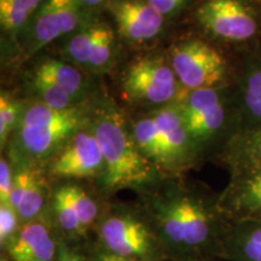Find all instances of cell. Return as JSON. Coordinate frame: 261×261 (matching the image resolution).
I'll return each instance as SVG.
<instances>
[{
    "instance_id": "obj_1",
    "label": "cell",
    "mask_w": 261,
    "mask_h": 261,
    "mask_svg": "<svg viewBox=\"0 0 261 261\" xmlns=\"http://www.w3.org/2000/svg\"><path fill=\"white\" fill-rule=\"evenodd\" d=\"M137 200L154 224L166 261L223 257L230 220L220 205V192L187 175H166Z\"/></svg>"
},
{
    "instance_id": "obj_2",
    "label": "cell",
    "mask_w": 261,
    "mask_h": 261,
    "mask_svg": "<svg viewBox=\"0 0 261 261\" xmlns=\"http://www.w3.org/2000/svg\"><path fill=\"white\" fill-rule=\"evenodd\" d=\"M91 123L106 161V171L97 188L108 198L119 191L145 194L166 177L143 155L133 138L130 120L109 98L96 99Z\"/></svg>"
},
{
    "instance_id": "obj_3",
    "label": "cell",
    "mask_w": 261,
    "mask_h": 261,
    "mask_svg": "<svg viewBox=\"0 0 261 261\" xmlns=\"http://www.w3.org/2000/svg\"><path fill=\"white\" fill-rule=\"evenodd\" d=\"M94 100L69 109H55L28 100L5 154L14 165L45 166L90 121Z\"/></svg>"
},
{
    "instance_id": "obj_4",
    "label": "cell",
    "mask_w": 261,
    "mask_h": 261,
    "mask_svg": "<svg viewBox=\"0 0 261 261\" xmlns=\"http://www.w3.org/2000/svg\"><path fill=\"white\" fill-rule=\"evenodd\" d=\"M202 161H215L241 130L236 89L182 90L175 100Z\"/></svg>"
},
{
    "instance_id": "obj_5",
    "label": "cell",
    "mask_w": 261,
    "mask_h": 261,
    "mask_svg": "<svg viewBox=\"0 0 261 261\" xmlns=\"http://www.w3.org/2000/svg\"><path fill=\"white\" fill-rule=\"evenodd\" d=\"M194 18L204 38L236 56L261 47V0H198Z\"/></svg>"
},
{
    "instance_id": "obj_6",
    "label": "cell",
    "mask_w": 261,
    "mask_h": 261,
    "mask_svg": "<svg viewBox=\"0 0 261 261\" xmlns=\"http://www.w3.org/2000/svg\"><path fill=\"white\" fill-rule=\"evenodd\" d=\"M92 238L120 255L142 261H166L154 224L138 200L110 201Z\"/></svg>"
},
{
    "instance_id": "obj_7",
    "label": "cell",
    "mask_w": 261,
    "mask_h": 261,
    "mask_svg": "<svg viewBox=\"0 0 261 261\" xmlns=\"http://www.w3.org/2000/svg\"><path fill=\"white\" fill-rule=\"evenodd\" d=\"M169 63L185 90L233 86L241 58L207 38L191 37L175 42L167 55Z\"/></svg>"
},
{
    "instance_id": "obj_8",
    "label": "cell",
    "mask_w": 261,
    "mask_h": 261,
    "mask_svg": "<svg viewBox=\"0 0 261 261\" xmlns=\"http://www.w3.org/2000/svg\"><path fill=\"white\" fill-rule=\"evenodd\" d=\"M52 182L45 215L58 238L65 241L90 240L113 198L106 197L91 181Z\"/></svg>"
},
{
    "instance_id": "obj_9",
    "label": "cell",
    "mask_w": 261,
    "mask_h": 261,
    "mask_svg": "<svg viewBox=\"0 0 261 261\" xmlns=\"http://www.w3.org/2000/svg\"><path fill=\"white\" fill-rule=\"evenodd\" d=\"M90 75L63 58H42L27 74L31 99L55 109H69L92 99Z\"/></svg>"
},
{
    "instance_id": "obj_10",
    "label": "cell",
    "mask_w": 261,
    "mask_h": 261,
    "mask_svg": "<svg viewBox=\"0 0 261 261\" xmlns=\"http://www.w3.org/2000/svg\"><path fill=\"white\" fill-rule=\"evenodd\" d=\"M120 86L127 102L154 109L174 103L184 90L168 56L160 54H149L129 62Z\"/></svg>"
},
{
    "instance_id": "obj_11",
    "label": "cell",
    "mask_w": 261,
    "mask_h": 261,
    "mask_svg": "<svg viewBox=\"0 0 261 261\" xmlns=\"http://www.w3.org/2000/svg\"><path fill=\"white\" fill-rule=\"evenodd\" d=\"M94 15V10L76 0H46L19 37L23 45L22 56L24 60L32 58L51 42L74 34Z\"/></svg>"
},
{
    "instance_id": "obj_12",
    "label": "cell",
    "mask_w": 261,
    "mask_h": 261,
    "mask_svg": "<svg viewBox=\"0 0 261 261\" xmlns=\"http://www.w3.org/2000/svg\"><path fill=\"white\" fill-rule=\"evenodd\" d=\"M44 168L52 181L79 180L96 185L100 181L106 171V161L91 120L65 143Z\"/></svg>"
},
{
    "instance_id": "obj_13",
    "label": "cell",
    "mask_w": 261,
    "mask_h": 261,
    "mask_svg": "<svg viewBox=\"0 0 261 261\" xmlns=\"http://www.w3.org/2000/svg\"><path fill=\"white\" fill-rule=\"evenodd\" d=\"M117 33L106 19L96 15L74 34L69 35L62 58L86 74H103L115 63Z\"/></svg>"
},
{
    "instance_id": "obj_14",
    "label": "cell",
    "mask_w": 261,
    "mask_h": 261,
    "mask_svg": "<svg viewBox=\"0 0 261 261\" xmlns=\"http://www.w3.org/2000/svg\"><path fill=\"white\" fill-rule=\"evenodd\" d=\"M106 6L119 38L128 44L151 42L165 28L166 17L146 0H109Z\"/></svg>"
},
{
    "instance_id": "obj_15",
    "label": "cell",
    "mask_w": 261,
    "mask_h": 261,
    "mask_svg": "<svg viewBox=\"0 0 261 261\" xmlns=\"http://www.w3.org/2000/svg\"><path fill=\"white\" fill-rule=\"evenodd\" d=\"M14 166L15 184L8 203L15 208L22 223L25 224L45 214L54 182L47 177L44 166Z\"/></svg>"
},
{
    "instance_id": "obj_16",
    "label": "cell",
    "mask_w": 261,
    "mask_h": 261,
    "mask_svg": "<svg viewBox=\"0 0 261 261\" xmlns=\"http://www.w3.org/2000/svg\"><path fill=\"white\" fill-rule=\"evenodd\" d=\"M230 173L220 192V205L230 221H261V167L240 168Z\"/></svg>"
},
{
    "instance_id": "obj_17",
    "label": "cell",
    "mask_w": 261,
    "mask_h": 261,
    "mask_svg": "<svg viewBox=\"0 0 261 261\" xmlns=\"http://www.w3.org/2000/svg\"><path fill=\"white\" fill-rule=\"evenodd\" d=\"M241 64L234 89L241 130L261 128V47L240 56Z\"/></svg>"
},
{
    "instance_id": "obj_18",
    "label": "cell",
    "mask_w": 261,
    "mask_h": 261,
    "mask_svg": "<svg viewBox=\"0 0 261 261\" xmlns=\"http://www.w3.org/2000/svg\"><path fill=\"white\" fill-rule=\"evenodd\" d=\"M58 236L46 215L23 224L8 252L15 261H56Z\"/></svg>"
},
{
    "instance_id": "obj_19",
    "label": "cell",
    "mask_w": 261,
    "mask_h": 261,
    "mask_svg": "<svg viewBox=\"0 0 261 261\" xmlns=\"http://www.w3.org/2000/svg\"><path fill=\"white\" fill-rule=\"evenodd\" d=\"M223 259L261 261L260 220H236L228 223L223 243Z\"/></svg>"
},
{
    "instance_id": "obj_20",
    "label": "cell",
    "mask_w": 261,
    "mask_h": 261,
    "mask_svg": "<svg viewBox=\"0 0 261 261\" xmlns=\"http://www.w3.org/2000/svg\"><path fill=\"white\" fill-rule=\"evenodd\" d=\"M214 162L228 172L261 167V128L237 133Z\"/></svg>"
},
{
    "instance_id": "obj_21",
    "label": "cell",
    "mask_w": 261,
    "mask_h": 261,
    "mask_svg": "<svg viewBox=\"0 0 261 261\" xmlns=\"http://www.w3.org/2000/svg\"><path fill=\"white\" fill-rule=\"evenodd\" d=\"M46 0H0V25L4 34L18 40Z\"/></svg>"
},
{
    "instance_id": "obj_22",
    "label": "cell",
    "mask_w": 261,
    "mask_h": 261,
    "mask_svg": "<svg viewBox=\"0 0 261 261\" xmlns=\"http://www.w3.org/2000/svg\"><path fill=\"white\" fill-rule=\"evenodd\" d=\"M27 102L3 91L0 96V145L2 150L8 146L10 139L21 122Z\"/></svg>"
},
{
    "instance_id": "obj_23",
    "label": "cell",
    "mask_w": 261,
    "mask_h": 261,
    "mask_svg": "<svg viewBox=\"0 0 261 261\" xmlns=\"http://www.w3.org/2000/svg\"><path fill=\"white\" fill-rule=\"evenodd\" d=\"M21 218L10 203H0V252H8L21 232Z\"/></svg>"
},
{
    "instance_id": "obj_24",
    "label": "cell",
    "mask_w": 261,
    "mask_h": 261,
    "mask_svg": "<svg viewBox=\"0 0 261 261\" xmlns=\"http://www.w3.org/2000/svg\"><path fill=\"white\" fill-rule=\"evenodd\" d=\"M56 261H89L87 241H65L58 238Z\"/></svg>"
},
{
    "instance_id": "obj_25",
    "label": "cell",
    "mask_w": 261,
    "mask_h": 261,
    "mask_svg": "<svg viewBox=\"0 0 261 261\" xmlns=\"http://www.w3.org/2000/svg\"><path fill=\"white\" fill-rule=\"evenodd\" d=\"M15 166L8 155L3 152L0 159V203H8L14 190Z\"/></svg>"
},
{
    "instance_id": "obj_26",
    "label": "cell",
    "mask_w": 261,
    "mask_h": 261,
    "mask_svg": "<svg viewBox=\"0 0 261 261\" xmlns=\"http://www.w3.org/2000/svg\"><path fill=\"white\" fill-rule=\"evenodd\" d=\"M86 248L89 261H142L136 259V257L120 255V254L114 253L112 250H108L107 248L97 243L92 237L87 241Z\"/></svg>"
},
{
    "instance_id": "obj_27",
    "label": "cell",
    "mask_w": 261,
    "mask_h": 261,
    "mask_svg": "<svg viewBox=\"0 0 261 261\" xmlns=\"http://www.w3.org/2000/svg\"><path fill=\"white\" fill-rule=\"evenodd\" d=\"M155 9H158L165 17L174 16L192 0H146Z\"/></svg>"
},
{
    "instance_id": "obj_28",
    "label": "cell",
    "mask_w": 261,
    "mask_h": 261,
    "mask_svg": "<svg viewBox=\"0 0 261 261\" xmlns=\"http://www.w3.org/2000/svg\"><path fill=\"white\" fill-rule=\"evenodd\" d=\"M76 2H79L81 5L86 6V8L94 10L98 8V6L107 5V3L109 2V0H76Z\"/></svg>"
},
{
    "instance_id": "obj_29",
    "label": "cell",
    "mask_w": 261,
    "mask_h": 261,
    "mask_svg": "<svg viewBox=\"0 0 261 261\" xmlns=\"http://www.w3.org/2000/svg\"><path fill=\"white\" fill-rule=\"evenodd\" d=\"M0 261H15V260L10 256L9 253L0 252Z\"/></svg>"
},
{
    "instance_id": "obj_30",
    "label": "cell",
    "mask_w": 261,
    "mask_h": 261,
    "mask_svg": "<svg viewBox=\"0 0 261 261\" xmlns=\"http://www.w3.org/2000/svg\"><path fill=\"white\" fill-rule=\"evenodd\" d=\"M202 261H227L223 259V257H211V259H207V260H202Z\"/></svg>"
}]
</instances>
